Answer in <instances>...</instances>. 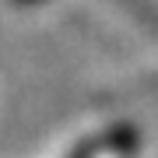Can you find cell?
<instances>
[{"label":"cell","mask_w":158,"mask_h":158,"mask_svg":"<svg viewBox=\"0 0 158 158\" xmlns=\"http://www.w3.org/2000/svg\"><path fill=\"white\" fill-rule=\"evenodd\" d=\"M134 151H137V130L130 123H119V127H109L106 134L81 141L67 158H130Z\"/></svg>","instance_id":"obj_1"},{"label":"cell","mask_w":158,"mask_h":158,"mask_svg":"<svg viewBox=\"0 0 158 158\" xmlns=\"http://www.w3.org/2000/svg\"><path fill=\"white\" fill-rule=\"evenodd\" d=\"M119 4H123V7H130V11H134V14L148 25V28L158 35V7H155V4H148V0H119Z\"/></svg>","instance_id":"obj_2"},{"label":"cell","mask_w":158,"mask_h":158,"mask_svg":"<svg viewBox=\"0 0 158 158\" xmlns=\"http://www.w3.org/2000/svg\"><path fill=\"white\" fill-rule=\"evenodd\" d=\"M14 4H39V0H14Z\"/></svg>","instance_id":"obj_3"}]
</instances>
